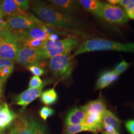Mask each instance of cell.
Masks as SVG:
<instances>
[{
    "label": "cell",
    "mask_w": 134,
    "mask_h": 134,
    "mask_svg": "<svg viewBox=\"0 0 134 134\" xmlns=\"http://www.w3.org/2000/svg\"><path fill=\"white\" fill-rule=\"evenodd\" d=\"M32 10L36 16L49 26L70 30L77 26V22L71 14L43 2H35Z\"/></svg>",
    "instance_id": "6da1fadb"
},
{
    "label": "cell",
    "mask_w": 134,
    "mask_h": 134,
    "mask_svg": "<svg viewBox=\"0 0 134 134\" xmlns=\"http://www.w3.org/2000/svg\"><path fill=\"white\" fill-rule=\"evenodd\" d=\"M98 51H118L130 52L129 43L123 44L101 38H93L83 42L74 54L72 58L83 53Z\"/></svg>",
    "instance_id": "7a4b0ae2"
},
{
    "label": "cell",
    "mask_w": 134,
    "mask_h": 134,
    "mask_svg": "<svg viewBox=\"0 0 134 134\" xmlns=\"http://www.w3.org/2000/svg\"><path fill=\"white\" fill-rule=\"evenodd\" d=\"M79 40L74 38H68L52 41H44L39 49L42 59H48L59 55L70 54L79 44Z\"/></svg>",
    "instance_id": "3957f363"
},
{
    "label": "cell",
    "mask_w": 134,
    "mask_h": 134,
    "mask_svg": "<svg viewBox=\"0 0 134 134\" xmlns=\"http://www.w3.org/2000/svg\"><path fill=\"white\" fill-rule=\"evenodd\" d=\"M72 59L70 54L59 55L51 58L49 67L54 76L60 80L69 77L72 70Z\"/></svg>",
    "instance_id": "277c9868"
},
{
    "label": "cell",
    "mask_w": 134,
    "mask_h": 134,
    "mask_svg": "<svg viewBox=\"0 0 134 134\" xmlns=\"http://www.w3.org/2000/svg\"><path fill=\"white\" fill-rule=\"evenodd\" d=\"M21 47L22 37L10 33L0 45V58L14 62L19 49Z\"/></svg>",
    "instance_id": "5b68a950"
},
{
    "label": "cell",
    "mask_w": 134,
    "mask_h": 134,
    "mask_svg": "<svg viewBox=\"0 0 134 134\" xmlns=\"http://www.w3.org/2000/svg\"><path fill=\"white\" fill-rule=\"evenodd\" d=\"M7 26L11 33L23 36L24 31L34 25L40 24L42 21L32 14L29 16H18L7 19Z\"/></svg>",
    "instance_id": "8992f818"
},
{
    "label": "cell",
    "mask_w": 134,
    "mask_h": 134,
    "mask_svg": "<svg viewBox=\"0 0 134 134\" xmlns=\"http://www.w3.org/2000/svg\"><path fill=\"white\" fill-rule=\"evenodd\" d=\"M101 18L111 24H124L128 21V18L120 7L105 3H103Z\"/></svg>",
    "instance_id": "52a82bcc"
},
{
    "label": "cell",
    "mask_w": 134,
    "mask_h": 134,
    "mask_svg": "<svg viewBox=\"0 0 134 134\" xmlns=\"http://www.w3.org/2000/svg\"><path fill=\"white\" fill-rule=\"evenodd\" d=\"M36 122L32 118L18 116L9 127L10 134H34Z\"/></svg>",
    "instance_id": "ba28073f"
},
{
    "label": "cell",
    "mask_w": 134,
    "mask_h": 134,
    "mask_svg": "<svg viewBox=\"0 0 134 134\" xmlns=\"http://www.w3.org/2000/svg\"><path fill=\"white\" fill-rule=\"evenodd\" d=\"M41 59L39 49H34L22 47L19 49L15 61L21 65L28 67L38 64Z\"/></svg>",
    "instance_id": "9c48e42d"
},
{
    "label": "cell",
    "mask_w": 134,
    "mask_h": 134,
    "mask_svg": "<svg viewBox=\"0 0 134 134\" xmlns=\"http://www.w3.org/2000/svg\"><path fill=\"white\" fill-rule=\"evenodd\" d=\"M44 86L39 88H29L15 97V103L23 106V109H24L30 103L39 97H40Z\"/></svg>",
    "instance_id": "30bf717a"
},
{
    "label": "cell",
    "mask_w": 134,
    "mask_h": 134,
    "mask_svg": "<svg viewBox=\"0 0 134 134\" xmlns=\"http://www.w3.org/2000/svg\"><path fill=\"white\" fill-rule=\"evenodd\" d=\"M1 9L3 16L8 19L18 16H29L25 11L21 10L14 0H4L1 3Z\"/></svg>",
    "instance_id": "8fae6325"
},
{
    "label": "cell",
    "mask_w": 134,
    "mask_h": 134,
    "mask_svg": "<svg viewBox=\"0 0 134 134\" xmlns=\"http://www.w3.org/2000/svg\"><path fill=\"white\" fill-rule=\"evenodd\" d=\"M18 115L11 110L7 103L0 107V132H4L9 128Z\"/></svg>",
    "instance_id": "7c38bea8"
},
{
    "label": "cell",
    "mask_w": 134,
    "mask_h": 134,
    "mask_svg": "<svg viewBox=\"0 0 134 134\" xmlns=\"http://www.w3.org/2000/svg\"><path fill=\"white\" fill-rule=\"evenodd\" d=\"M86 114H98L103 116L106 110V105L102 97L91 101L80 108Z\"/></svg>",
    "instance_id": "4fadbf2b"
},
{
    "label": "cell",
    "mask_w": 134,
    "mask_h": 134,
    "mask_svg": "<svg viewBox=\"0 0 134 134\" xmlns=\"http://www.w3.org/2000/svg\"><path fill=\"white\" fill-rule=\"evenodd\" d=\"M42 23L43 22L40 24L34 25L31 28L24 31L23 37L27 38L36 39L40 41L48 40L50 34L45 32L41 28V25Z\"/></svg>",
    "instance_id": "5bb4252c"
},
{
    "label": "cell",
    "mask_w": 134,
    "mask_h": 134,
    "mask_svg": "<svg viewBox=\"0 0 134 134\" xmlns=\"http://www.w3.org/2000/svg\"><path fill=\"white\" fill-rule=\"evenodd\" d=\"M103 116L98 114H86L83 124L93 130V133L97 134L102 130Z\"/></svg>",
    "instance_id": "9a60e30c"
},
{
    "label": "cell",
    "mask_w": 134,
    "mask_h": 134,
    "mask_svg": "<svg viewBox=\"0 0 134 134\" xmlns=\"http://www.w3.org/2000/svg\"><path fill=\"white\" fill-rule=\"evenodd\" d=\"M49 2L56 9L69 14L76 10L79 3L78 1L72 0H51Z\"/></svg>",
    "instance_id": "2e32d148"
},
{
    "label": "cell",
    "mask_w": 134,
    "mask_h": 134,
    "mask_svg": "<svg viewBox=\"0 0 134 134\" xmlns=\"http://www.w3.org/2000/svg\"><path fill=\"white\" fill-rule=\"evenodd\" d=\"M14 63L8 59L0 58V81L5 82L14 70Z\"/></svg>",
    "instance_id": "e0dca14e"
},
{
    "label": "cell",
    "mask_w": 134,
    "mask_h": 134,
    "mask_svg": "<svg viewBox=\"0 0 134 134\" xmlns=\"http://www.w3.org/2000/svg\"><path fill=\"white\" fill-rule=\"evenodd\" d=\"M118 76L113 71L103 73L97 81L96 90H102L118 79Z\"/></svg>",
    "instance_id": "ac0fdd59"
},
{
    "label": "cell",
    "mask_w": 134,
    "mask_h": 134,
    "mask_svg": "<svg viewBox=\"0 0 134 134\" xmlns=\"http://www.w3.org/2000/svg\"><path fill=\"white\" fill-rule=\"evenodd\" d=\"M78 2L87 11L101 18L103 3L96 0H80Z\"/></svg>",
    "instance_id": "d6986e66"
},
{
    "label": "cell",
    "mask_w": 134,
    "mask_h": 134,
    "mask_svg": "<svg viewBox=\"0 0 134 134\" xmlns=\"http://www.w3.org/2000/svg\"><path fill=\"white\" fill-rule=\"evenodd\" d=\"M121 121L111 111L106 110L102 118V128L108 127L113 128L119 132Z\"/></svg>",
    "instance_id": "ffe728a7"
},
{
    "label": "cell",
    "mask_w": 134,
    "mask_h": 134,
    "mask_svg": "<svg viewBox=\"0 0 134 134\" xmlns=\"http://www.w3.org/2000/svg\"><path fill=\"white\" fill-rule=\"evenodd\" d=\"M40 99L46 105H52L57 100V93L54 88L49 89L42 92L40 96Z\"/></svg>",
    "instance_id": "44dd1931"
},
{
    "label": "cell",
    "mask_w": 134,
    "mask_h": 134,
    "mask_svg": "<svg viewBox=\"0 0 134 134\" xmlns=\"http://www.w3.org/2000/svg\"><path fill=\"white\" fill-rule=\"evenodd\" d=\"M83 131L91 132L93 133V130L83 124L66 125L64 130V134H76Z\"/></svg>",
    "instance_id": "7402d4cb"
},
{
    "label": "cell",
    "mask_w": 134,
    "mask_h": 134,
    "mask_svg": "<svg viewBox=\"0 0 134 134\" xmlns=\"http://www.w3.org/2000/svg\"><path fill=\"white\" fill-rule=\"evenodd\" d=\"M44 41L27 38L22 37V47L38 49L41 47Z\"/></svg>",
    "instance_id": "603a6c76"
},
{
    "label": "cell",
    "mask_w": 134,
    "mask_h": 134,
    "mask_svg": "<svg viewBox=\"0 0 134 134\" xmlns=\"http://www.w3.org/2000/svg\"><path fill=\"white\" fill-rule=\"evenodd\" d=\"M65 123L66 125H81L83 124V121L79 119L71 111L67 116Z\"/></svg>",
    "instance_id": "cb8c5ba5"
},
{
    "label": "cell",
    "mask_w": 134,
    "mask_h": 134,
    "mask_svg": "<svg viewBox=\"0 0 134 134\" xmlns=\"http://www.w3.org/2000/svg\"><path fill=\"white\" fill-rule=\"evenodd\" d=\"M46 82L43 81L38 76H34L32 77L29 82V88H39L42 86H45Z\"/></svg>",
    "instance_id": "d4e9b609"
},
{
    "label": "cell",
    "mask_w": 134,
    "mask_h": 134,
    "mask_svg": "<svg viewBox=\"0 0 134 134\" xmlns=\"http://www.w3.org/2000/svg\"><path fill=\"white\" fill-rule=\"evenodd\" d=\"M54 110L48 107H43L39 111V115L44 121H46L49 117L54 114Z\"/></svg>",
    "instance_id": "484cf974"
},
{
    "label": "cell",
    "mask_w": 134,
    "mask_h": 134,
    "mask_svg": "<svg viewBox=\"0 0 134 134\" xmlns=\"http://www.w3.org/2000/svg\"><path fill=\"white\" fill-rule=\"evenodd\" d=\"M129 65V63L126 62L124 60H122L114 68L113 71L118 76H119L120 74L124 72L128 69Z\"/></svg>",
    "instance_id": "4316f807"
},
{
    "label": "cell",
    "mask_w": 134,
    "mask_h": 134,
    "mask_svg": "<svg viewBox=\"0 0 134 134\" xmlns=\"http://www.w3.org/2000/svg\"><path fill=\"white\" fill-rule=\"evenodd\" d=\"M30 72L35 76H41L44 74V71L38 64H35L27 67Z\"/></svg>",
    "instance_id": "83f0119b"
},
{
    "label": "cell",
    "mask_w": 134,
    "mask_h": 134,
    "mask_svg": "<svg viewBox=\"0 0 134 134\" xmlns=\"http://www.w3.org/2000/svg\"><path fill=\"white\" fill-rule=\"evenodd\" d=\"M123 7V10L128 18L134 19V3H132Z\"/></svg>",
    "instance_id": "f1b7e54d"
},
{
    "label": "cell",
    "mask_w": 134,
    "mask_h": 134,
    "mask_svg": "<svg viewBox=\"0 0 134 134\" xmlns=\"http://www.w3.org/2000/svg\"><path fill=\"white\" fill-rule=\"evenodd\" d=\"M34 134H48V131L45 125L36 122Z\"/></svg>",
    "instance_id": "f546056e"
},
{
    "label": "cell",
    "mask_w": 134,
    "mask_h": 134,
    "mask_svg": "<svg viewBox=\"0 0 134 134\" xmlns=\"http://www.w3.org/2000/svg\"><path fill=\"white\" fill-rule=\"evenodd\" d=\"M71 111L72 113H74L79 119H80L82 121H84L86 117V114L83 110H81V108H75L72 109Z\"/></svg>",
    "instance_id": "4dcf8cb0"
},
{
    "label": "cell",
    "mask_w": 134,
    "mask_h": 134,
    "mask_svg": "<svg viewBox=\"0 0 134 134\" xmlns=\"http://www.w3.org/2000/svg\"><path fill=\"white\" fill-rule=\"evenodd\" d=\"M15 2L21 10H26L29 7V1L27 0H14Z\"/></svg>",
    "instance_id": "1f68e13d"
},
{
    "label": "cell",
    "mask_w": 134,
    "mask_h": 134,
    "mask_svg": "<svg viewBox=\"0 0 134 134\" xmlns=\"http://www.w3.org/2000/svg\"><path fill=\"white\" fill-rule=\"evenodd\" d=\"M125 126L131 134H134V120L127 121L125 123Z\"/></svg>",
    "instance_id": "d6a6232c"
},
{
    "label": "cell",
    "mask_w": 134,
    "mask_h": 134,
    "mask_svg": "<svg viewBox=\"0 0 134 134\" xmlns=\"http://www.w3.org/2000/svg\"><path fill=\"white\" fill-rule=\"evenodd\" d=\"M11 32L8 26L5 27H0V37L7 36Z\"/></svg>",
    "instance_id": "836d02e7"
},
{
    "label": "cell",
    "mask_w": 134,
    "mask_h": 134,
    "mask_svg": "<svg viewBox=\"0 0 134 134\" xmlns=\"http://www.w3.org/2000/svg\"><path fill=\"white\" fill-rule=\"evenodd\" d=\"M58 39H59V37L58 36L57 34H50L48 40L55 41L58 40Z\"/></svg>",
    "instance_id": "e575fe53"
},
{
    "label": "cell",
    "mask_w": 134,
    "mask_h": 134,
    "mask_svg": "<svg viewBox=\"0 0 134 134\" xmlns=\"http://www.w3.org/2000/svg\"><path fill=\"white\" fill-rule=\"evenodd\" d=\"M7 26L6 21L3 19L2 17H0V27H5Z\"/></svg>",
    "instance_id": "d590c367"
},
{
    "label": "cell",
    "mask_w": 134,
    "mask_h": 134,
    "mask_svg": "<svg viewBox=\"0 0 134 134\" xmlns=\"http://www.w3.org/2000/svg\"><path fill=\"white\" fill-rule=\"evenodd\" d=\"M120 0H108L107 2L110 4V5H115L120 4Z\"/></svg>",
    "instance_id": "8d00e7d4"
},
{
    "label": "cell",
    "mask_w": 134,
    "mask_h": 134,
    "mask_svg": "<svg viewBox=\"0 0 134 134\" xmlns=\"http://www.w3.org/2000/svg\"><path fill=\"white\" fill-rule=\"evenodd\" d=\"M130 48V52L134 53V43H129Z\"/></svg>",
    "instance_id": "74e56055"
},
{
    "label": "cell",
    "mask_w": 134,
    "mask_h": 134,
    "mask_svg": "<svg viewBox=\"0 0 134 134\" xmlns=\"http://www.w3.org/2000/svg\"><path fill=\"white\" fill-rule=\"evenodd\" d=\"M8 35L5 36H1V37H0V45H1V44L2 43H3V42L4 41V40H5V39L6 38V37H7V36Z\"/></svg>",
    "instance_id": "f35d334b"
},
{
    "label": "cell",
    "mask_w": 134,
    "mask_h": 134,
    "mask_svg": "<svg viewBox=\"0 0 134 134\" xmlns=\"http://www.w3.org/2000/svg\"><path fill=\"white\" fill-rule=\"evenodd\" d=\"M2 83L1 82V81H0V98H1V92H2Z\"/></svg>",
    "instance_id": "ab89813d"
},
{
    "label": "cell",
    "mask_w": 134,
    "mask_h": 134,
    "mask_svg": "<svg viewBox=\"0 0 134 134\" xmlns=\"http://www.w3.org/2000/svg\"><path fill=\"white\" fill-rule=\"evenodd\" d=\"M0 17H2L3 18L2 12V10H1V7H0Z\"/></svg>",
    "instance_id": "60d3db41"
},
{
    "label": "cell",
    "mask_w": 134,
    "mask_h": 134,
    "mask_svg": "<svg viewBox=\"0 0 134 134\" xmlns=\"http://www.w3.org/2000/svg\"><path fill=\"white\" fill-rule=\"evenodd\" d=\"M102 134H111L110 133H108L107 132H106L105 131H103L102 132Z\"/></svg>",
    "instance_id": "b9f144b4"
},
{
    "label": "cell",
    "mask_w": 134,
    "mask_h": 134,
    "mask_svg": "<svg viewBox=\"0 0 134 134\" xmlns=\"http://www.w3.org/2000/svg\"><path fill=\"white\" fill-rule=\"evenodd\" d=\"M0 134H5V132H0Z\"/></svg>",
    "instance_id": "7bdbcfd3"
},
{
    "label": "cell",
    "mask_w": 134,
    "mask_h": 134,
    "mask_svg": "<svg viewBox=\"0 0 134 134\" xmlns=\"http://www.w3.org/2000/svg\"><path fill=\"white\" fill-rule=\"evenodd\" d=\"M2 2V1H0V3H1Z\"/></svg>",
    "instance_id": "ee69618b"
},
{
    "label": "cell",
    "mask_w": 134,
    "mask_h": 134,
    "mask_svg": "<svg viewBox=\"0 0 134 134\" xmlns=\"http://www.w3.org/2000/svg\"><path fill=\"white\" fill-rule=\"evenodd\" d=\"M1 107V105H0V107Z\"/></svg>",
    "instance_id": "f6af8a7d"
},
{
    "label": "cell",
    "mask_w": 134,
    "mask_h": 134,
    "mask_svg": "<svg viewBox=\"0 0 134 134\" xmlns=\"http://www.w3.org/2000/svg\"></svg>",
    "instance_id": "bcb514c9"
}]
</instances>
